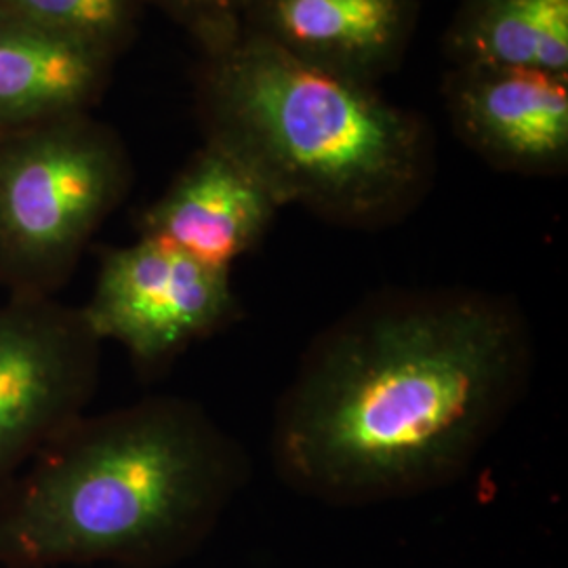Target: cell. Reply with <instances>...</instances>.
Returning <instances> with one entry per match:
<instances>
[{
    "label": "cell",
    "instance_id": "11",
    "mask_svg": "<svg viewBox=\"0 0 568 568\" xmlns=\"http://www.w3.org/2000/svg\"><path fill=\"white\" fill-rule=\"evenodd\" d=\"M443 47L453 68L568 74V0H462Z\"/></svg>",
    "mask_w": 568,
    "mask_h": 568
},
{
    "label": "cell",
    "instance_id": "10",
    "mask_svg": "<svg viewBox=\"0 0 568 568\" xmlns=\"http://www.w3.org/2000/svg\"><path fill=\"white\" fill-rule=\"evenodd\" d=\"M116 55L0 7V138L91 114Z\"/></svg>",
    "mask_w": 568,
    "mask_h": 568
},
{
    "label": "cell",
    "instance_id": "2",
    "mask_svg": "<svg viewBox=\"0 0 568 568\" xmlns=\"http://www.w3.org/2000/svg\"><path fill=\"white\" fill-rule=\"evenodd\" d=\"M251 478L201 403L84 415L0 493V568H166L203 548Z\"/></svg>",
    "mask_w": 568,
    "mask_h": 568
},
{
    "label": "cell",
    "instance_id": "12",
    "mask_svg": "<svg viewBox=\"0 0 568 568\" xmlns=\"http://www.w3.org/2000/svg\"><path fill=\"white\" fill-rule=\"evenodd\" d=\"M2 9L121 55L138 34L142 0H0Z\"/></svg>",
    "mask_w": 568,
    "mask_h": 568
},
{
    "label": "cell",
    "instance_id": "9",
    "mask_svg": "<svg viewBox=\"0 0 568 568\" xmlns=\"http://www.w3.org/2000/svg\"><path fill=\"white\" fill-rule=\"evenodd\" d=\"M417 0H255L243 26L284 53L375 84L405 58Z\"/></svg>",
    "mask_w": 568,
    "mask_h": 568
},
{
    "label": "cell",
    "instance_id": "1",
    "mask_svg": "<svg viewBox=\"0 0 568 568\" xmlns=\"http://www.w3.org/2000/svg\"><path fill=\"white\" fill-rule=\"evenodd\" d=\"M535 333L506 293H371L305 347L270 429L278 478L337 508L462 480L527 398Z\"/></svg>",
    "mask_w": 568,
    "mask_h": 568
},
{
    "label": "cell",
    "instance_id": "6",
    "mask_svg": "<svg viewBox=\"0 0 568 568\" xmlns=\"http://www.w3.org/2000/svg\"><path fill=\"white\" fill-rule=\"evenodd\" d=\"M81 310L102 342L122 345L140 371H159L239 323L243 304L232 272L138 236L103 248L93 293Z\"/></svg>",
    "mask_w": 568,
    "mask_h": 568
},
{
    "label": "cell",
    "instance_id": "8",
    "mask_svg": "<svg viewBox=\"0 0 568 568\" xmlns=\"http://www.w3.org/2000/svg\"><path fill=\"white\" fill-rule=\"evenodd\" d=\"M278 211L281 204L243 163L204 142L140 213L138 236L232 272V265L264 241Z\"/></svg>",
    "mask_w": 568,
    "mask_h": 568
},
{
    "label": "cell",
    "instance_id": "3",
    "mask_svg": "<svg viewBox=\"0 0 568 568\" xmlns=\"http://www.w3.org/2000/svg\"><path fill=\"white\" fill-rule=\"evenodd\" d=\"M196 41L204 142L243 163L281 209L382 230L426 201L436 171L426 122L375 84L314 68L243 23Z\"/></svg>",
    "mask_w": 568,
    "mask_h": 568
},
{
    "label": "cell",
    "instance_id": "5",
    "mask_svg": "<svg viewBox=\"0 0 568 568\" xmlns=\"http://www.w3.org/2000/svg\"><path fill=\"white\" fill-rule=\"evenodd\" d=\"M102 345L81 305L0 302V493L87 415L102 379Z\"/></svg>",
    "mask_w": 568,
    "mask_h": 568
},
{
    "label": "cell",
    "instance_id": "4",
    "mask_svg": "<svg viewBox=\"0 0 568 568\" xmlns=\"http://www.w3.org/2000/svg\"><path fill=\"white\" fill-rule=\"evenodd\" d=\"M133 185L121 138L91 114L0 138V286L58 297Z\"/></svg>",
    "mask_w": 568,
    "mask_h": 568
},
{
    "label": "cell",
    "instance_id": "7",
    "mask_svg": "<svg viewBox=\"0 0 568 568\" xmlns=\"http://www.w3.org/2000/svg\"><path fill=\"white\" fill-rule=\"evenodd\" d=\"M455 133L493 169L549 178L568 166V74L457 65L445 81Z\"/></svg>",
    "mask_w": 568,
    "mask_h": 568
},
{
    "label": "cell",
    "instance_id": "13",
    "mask_svg": "<svg viewBox=\"0 0 568 568\" xmlns=\"http://www.w3.org/2000/svg\"><path fill=\"white\" fill-rule=\"evenodd\" d=\"M154 2L171 18L182 21L194 39L241 26L255 0H142Z\"/></svg>",
    "mask_w": 568,
    "mask_h": 568
}]
</instances>
